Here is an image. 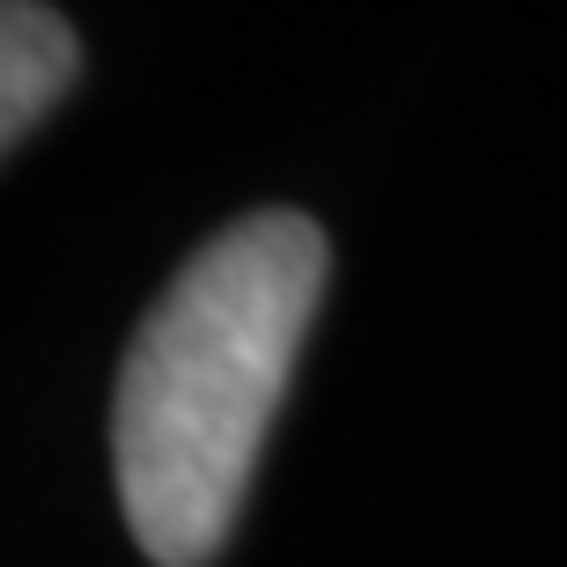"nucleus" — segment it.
<instances>
[{
	"instance_id": "nucleus-1",
	"label": "nucleus",
	"mask_w": 567,
	"mask_h": 567,
	"mask_svg": "<svg viewBox=\"0 0 567 567\" xmlns=\"http://www.w3.org/2000/svg\"><path fill=\"white\" fill-rule=\"evenodd\" d=\"M324 274L332 251L310 214H244L185 258L133 332L111 399V464L133 546L155 567H207L229 546Z\"/></svg>"
},
{
	"instance_id": "nucleus-2",
	"label": "nucleus",
	"mask_w": 567,
	"mask_h": 567,
	"mask_svg": "<svg viewBox=\"0 0 567 567\" xmlns=\"http://www.w3.org/2000/svg\"><path fill=\"white\" fill-rule=\"evenodd\" d=\"M82 74V44L44 0H8L0 8V141L22 147L44 126V111L60 104Z\"/></svg>"
}]
</instances>
